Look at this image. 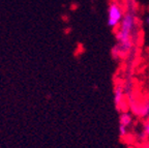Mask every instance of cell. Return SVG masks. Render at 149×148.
<instances>
[{
    "mask_svg": "<svg viewBox=\"0 0 149 148\" xmlns=\"http://www.w3.org/2000/svg\"><path fill=\"white\" fill-rule=\"evenodd\" d=\"M145 24H146V25L149 27V16H148V17H146V18H145Z\"/></svg>",
    "mask_w": 149,
    "mask_h": 148,
    "instance_id": "obj_7",
    "label": "cell"
},
{
    "mask_svg": "<svg viewBox=\"0 0 149 148\" xmlns=\"http://www.w3.org/2000/svg\"><path fill=\"white\" fill-rule=\"evenodd\" d=\"M124 87L121 84H117L114 87V103L117 108H120V106L124 102Z\"/></svg>",
    "mask_w": 149,
    "mask_h": 148,
    "instance_id": "obj_3",
    "label": "cell"
},
{
    "mask_svg": "<svg viewBox=\"0 0 149 148\" xmlns=\"http://www.w3.org/2000/svg\"><path fill=\"white\" fill-rule=\"evenodd\" d=\"M143 134L149 138V116L146 117V120H145L144 125H143Z\"/></svg>",
    "mask_w": 149,
    "mask_h": 148,
    "instance_id": "obj_5",
    "label": "cell"
},
{
    "mask_svg": "<svg viewBox=\"0 0 149 148\" xmlns=\"http://www.w3.org/2000/svg\"><path fill=\"white\" fill-rule=\"evenodd\" d=\"M128 134V128L123 125H119V135H120L121 138H124L126 135Z\"/></svg>",
    "mask_w": 149,
    "mask_h": 148,
    "instance_id": "obj_6",
    "label": "cell"
},
{
    "mask_svg": "<svg viewBox=\"0 0 149 148\" xmlns=\"http://www.w3.org/2000/svg\"><path fill=\"white\" fill-rule=\"evenodd\" d=\"M124 17V12L122 7L117 2H111L108 6V19L107 24L109 27L117 29L120 25L121 21Z\"/></svg>",
    "mask_w": 149,
    "mask_h": 148,
    "instance_id": "obj_2",
    "label": "cell"
},
{
    "mask_svg": "<svg viewBox=\"0 0 149 148\" xmlns=\"http://www.w3.org/2000/svg\"><path fill=\"white\" fill-rule=\"evenodd\" d=\"M133 123V116L128 112H122L119 116V125H123L125 127H130Z\"/></svg>",
    "mask_w": 149,
    "mask_h": 148,
    "instance_id": "obj_4",
    "label": "cell"
},
{
    "mask_svg": "<svg viewBox=\"0 0 149 148\" xmlns=\"http://www.w3.org/2000/svg\"><path fill=\"white\" fill-rule=\"evenodd\" d=\"M137 28V18L133 10H128L116 30L117 45L113 48L114 57H121L133 48V36Z\"/></svg>",
    "mask_w": 149,
    "mask_h": 148,
    "instance_id": "obj_1",
    "label": "cell"
}]
</instances>
